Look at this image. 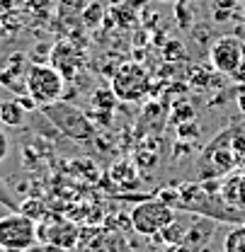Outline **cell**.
Returning <instances> with one entry per match:
<instances>
[{"label": "cell", "instance_id": "obj_18", "mask_svg": "<svg viewBox=\"0 0 245 252\" xmlns=\"http://www.w3.org/2000/svg\"><path fill=\"white\" fill-rule=\"evenodd\" d=\"M238 7H241L238 0H211V10H223V12L238 15Z\"/></svg>", "mask_w": 245, "mask_h": 252}, {"label": "cell", "instance_id": "obj_14", "mask_svg": "<svg viewBox=\"0 0 245 252\" xmlns=\"http://www.w3.org/2000/svg\"><path fill=\"white\" fill-rule=\"evenodd\" d=\"M109 177L126 185L129 180H136V170H134V165H129V160H119L109 167Z\"/></svg>", "mask_w": 245, "mask_h": 252}, {"label": "cell", "instance_id": "obj_21", "mask_svg": "<svg viewBox=\"0 0 245 252\" xmlns=\"http://www.w3.org/2000/svg\"><path fill=\"white\" fill-rule=\"evenodd\" d=\"M231 78H233V80H238V83H245V61H243V65H241V68H238V70L231 75Z\"/></svg>", "mask_w": 245, "mask_h": 252}, {"label": "cell", "instance_id": "obj_24", "mask_svg": "<svg viewBox=\"0 0 245 252\" xmlns=\"http://www.w3.org/2000/svg\"><path fill=\"white\" fill-rule=\"evenodd\" d=\"M236 34H238V36H241V39H243V41H245V27H243V25H241V30L236 32Z\"/></svg>", "mask_w": 245, "mask_h": 252}, {"label": "cell", "instance_id": "obj_3", "mask_svg": "<svg viewBox=\"0 0 245 252\" xmlns=\"http://www.w3.org/2000/svg\"><path fill=\"white\" fill-rule=\"evenodd\" d=\"M63 80L66 78L59 68L46 63H32L25 73V90L36 102V107H46L63 97Z\"/></svg>", "mask_w": 245, "mask_h": 252}, {"label": "cell", "instance_id": "obj_26", "mask_svg": "<svg viewBox=\"0 0 245 252\" xmlns=\"http://www.w3.org/2000/svg\"><path fill=\"white\" fill-rule=\"evenodd\" d=\"M238 2H245V0H238Z\"/></svg>", "mask_w": 245, "mask_h": 252}, {"label": "cell", "instance_id": "obj_23", "mask_svg": "<svg viewBox=\"0 0 245 252\" xmlns=\"http://www.w3.org/2000/svg\"><path fill=\"white\" fill-rule=\"evenodd\" d=\"M238 104H241V109L245 112V93H241L238 94Z\"/></svg>", "mask_w": 245, "mask_h": 252}, {"label": "cell", "instance_id": "obj_8", "mask_svg": "<svg viewBox=\"0 0 245 252\" xmlns=\"http://www.w3.org/2000/svg\"><path fill=\"white\" fill-rule=\"evenodd\" d=\"M209 61L221 75H233L245 61V41L238 34H223L211 44Z\"/></svg>", "mask_w": 245, "mask_h": 252}, {"label": "cell", "instance_id": "obj_12", "mask_svg": "<svg viewBox=\"0 0 245 252\" xmlns=\"http://www.w3.org/2000/svg\"><path fill=\"white\" fill-rule=\"evenodd\" d=\"M223 252H245V225H236L223 238Z\"/></svg>", "mask_w": 245, "mask_h": 252}, {"label": "cell", "instance_id": "obj_4", "mask_svg": "<svg viewBox=\"0 0 245 252\" xmlns=\"http://www.w3.org/2000/svg\"><path fill=\"white\" fill-rule=\"evenodd\" d=\"M41 112L46 114V119L61 131L66 138L70 141H78V143H85L90 141L92 133H95V126H92V119H88V114L78 107H73L70 102H54V104H46L41 107Z\"/></svg>", "mask_w": 245, "mask_h": 252}, {"label": "cell", "instance_id": "obj_20", "mask_svg": "<svg viewBox=\"0 0 245 252\" xmlns=\"http://www.w3.org/2000/svg\"><path fill=\"white\" fill-rule=\"evenodd\" d=\"M211 17H214V22H228V20H233L236 15L233 12H223V10H211Z\"/></svg>", "mask_w": 245, "mask_h": 252}, {"label": "cell", "instance_id": "obj_15", "mask_svg": "<svg viewBox=\"0 0 245 252\" xmlns=\"http://www.w3.org/2000/svg\"><path fill=\"white\" fill-rule=\"evenodd\" d=\"M20 211H22L25 216H30L32 220H36V223L49 214V209H46L44 201H39V199H27V201H22V204H20Z\"/></svg>", "mask_w": 245, "mask_h": 252}, {"label": "cell", "instance_id": "obj_13", "mask_svg": "<svg viewBox=\"0 0 245 252\" xmlns=\"http://www.w3.org/2000/svg\"><path fill=\"white\" fill-rule=\"evenodd\" d=\"M90 0H59V17L61 20H73L80 17V12L85 10Z\"/></svg>", "mask_w": 245, "mask_h": 252}, {"label": "cell", "instance_id": "obj_1", "mask_svg": "<svg viewBox=\"0 0 245 252\" xmlns=\"http://www.w3.org/2000/svg\"><path fill=\"white\" fill-rule=\"evenodd\" d=\"M175 211H187V214H197V216L214 220H226V223H243L245 220L243 211L226 204L221 191L216 194L207 185H197V182H187V185L177 187Z\"/></svg>", "mask_w": 245, "mask_h": 252}, {"label": "cell", "instance_id": "obj_27", "mask_svg": "<svg viewBox=\"0 0 245 252\" xmlns=\"http://www.w3.org/2000/svg\"><path fill=\"white\" fill-rule=\"evenodd\" d=\"M0 104H2V99H0Z\"/></svg>", "mask_w": 245, "mask_h": 252}, {"label": "cell", "instance_id": "obj_5", "mask_svg": "<svg viewBox=\"0 0 245 252\" xmlns=\"http://www.w3.org/2000/svg\"><path fill=\"white\" fill-rule=\"evenodd\" d=\"M177 219V211L173 206H168L165 201H160L158 196H146L143 201H139L134 209H131V228L139 233V235H146V238H155L160 235L163 228H168L173 220Z\"/></svg>", "mask_w": 245, "mask_h": 252}, {"label": "cell", "instance_id": "obj_2", "mask_svg": "<svg viewBox=\"0 0 245 252\" xmlns=\"http://www.w3.org/2000/svg\"><path fill=\"white\" fill-rule=\"evenodd\" d=\"M233 131L236 128H223L204 148V153H202L199 162H197L199 180H216V177H223V175H228L233 170V165L238 160L236 148H233V141H236Z\"/></svg>", "mask_w": 245, "mask_h": 252}, {"label": "cell", "instance_id": "obj_11", "mask_svg": "<svg viewBox=\"0 0 245 252\" xmlns=\"http://www.w3.org/2000/svg\"><path fill=\"white\" fill-rule=\"evenodd\" d=\"M102 20H107V10H105V5L100 2V0H90L88 5H85V10L80 12V22L85 25V27H100L102 25Z\"/></svg>", "mask_w": 245, "mask_h": 252}, {"label": "cell", "instance_id": "obj_22", "mask_svg": "<svg viewBox=\"0 0 245 252\" xmlns=\"http://www.w3.org/2000/svg\"><path fill=\"white\" fill-rule=\"evenodd\" d=\"M236 17H238V22H241V25L245 27V2L241 5V7H238V15H236Z\"/></svg>", "mask_w": 245, "mask_h": 252}, {"label": "cell", "instance_id": "obj_17", "mask_svg": "<svg viewBox=\"0 0 245 252\" xmlns=\"http://www.w3.org/2000/svg\"><path fill=\"white\" fill-rule=\"evenodd\" d=\"M114 97H117V94L109 93V90H97V93H95V99H92V104L100 107L105 114H109V112H112V104H114Z\"/></svg>", "mask_w": 245, "mask_h": 252}, {"label": "cell", "instance_id": "obj_19", "mask_svg": "<svg viewBox=\"0 0 245 252\" xmlns=\"http://www.w3.org/2000/svg\"><path fill=\"white\" fill-rule=\"evenodd\" d=\"M10 156V138L5 133V128H0V162H5Z\"/></svg>", "mask_w": 245, "mask_h": 252}, {"label": "cell", "instance_id": "obj_6", "mask_svg": "<svg viewBox=\"0 0 245 252\" xmlns=\"http://www.w3.org/2000/svg\"><path fill=\"white\" fill-rule=\"evenodd\" d=\"M36 243V220L22 211H10L0 219V252H27Z\"/></svg>", "mask_w": 245, "mask_h": 252}, {"label": "cell", "instance_id": "obj_9", "mask_svg": "<svg viewBox=\"0 0 245 252\" xmlns=\"http://www.w3.org/2000/svg\"><path fill=\"white\" fill-rule=\"evenodd\" d=\"M36 238L44 245H54V248H61V250H70L78 243L80 230H78L75 223H70V220L63 219V216L46 214L44 219L36 223Z\"/></svg>", "mask_w": 245, "mask_h": 252}, {"label": "cell", "instance_id": "obj_25", "mask_svg": "<svg viewBox=\"0 0 245 252\" xmlns=\"http://www.w3.org/2000/svg\"><path fill=\"white\" fill-rule=\"evenodd\" d=\"M160 2H177V0H160Z\"/></svg>", "mask_w": 245, "mask_h": 252}, {"label": "cell", "instance_id": "obj_7", "mask_svg": "<svg viewBox=\"0 0 245 252\" xmlns=\"http://www.w3.org/2000/svg\"><path fill=\"white\" fill-rule=\"evenodd\" d=\"M148 88H151L148 73L139 63H124L112 78V93L117 94V99H124V102L143 99L148 94Z\"/></svg>", "mask_w": 245, "mask_h": 252}, {"label": "cell", "instance_id": "obj_16", "mask_svg": "<svg viewBox=\"0 0 245 252\" xmlns=\"http://www.w3.org/2000/svg\"><path fill=\"white\" fill-rule=\"evenodd\" d=\"M0 206H5L7 211H20V201L15 199V194H12L10 187L5 185L2 175H0Z\"/></svg>", "mask_w": 245, "mask_h": 252}, {"label": "cell", "instance_id": "obj_10", "mask_svg": "<svg viewBox=\"0 0 245 252\" xmlns=\"http://www.w3.org/2000/svg\"><path fill=\"white\" fill-rule=\"evenodd\" d=\"M25 117H27V109L22 107L20 99H5L0 104V122L5 126L17 128V126L25 124Z\"/></svg>", "mask_w": 245, "mask_h": 252}]
</instances>
